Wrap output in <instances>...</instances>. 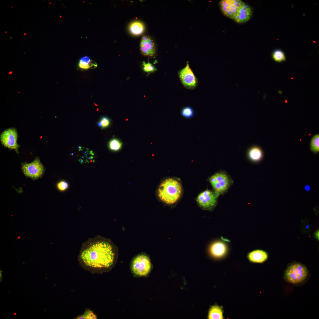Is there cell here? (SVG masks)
Listing matches in <instances>:
<instances>
[{"instance_id":"cell-34","label":"cell","mask_w":319,"mask_h":319,"mask_svg":"<svg viewBox=\"0 0 319 319\" xmlns=\"http://www.w3.org/2000/svg\"><path fill=\"white\" fill-rule=\"evenodd\" d=\"M24 34L25 35H26V34H25V33H24Z\"/></svg>"},{"instance_id":"cell-30","label":"cell","mask_w":319,"mask_h":319,"mask_svg":"<svg viewBox=\"0 0 319 319\" xmlns=\"http://www.w3.org/2000/svg\"><path fill=\"white\" fill-rule=\"evenodd\" d=\"M98 126H99L101 127V126H102V124H101V122L100 121L99 122H98Z\"/></svg>"},{"instance_id":"cell-2","label":"cell","mask_w":319,"mask_h":319,"mask_svg":"<svg viewBox=\"0 0 319 319\" xmlns=\"http://www.w3.org/2000/svg\"><path fill=\"white\" fill-rule=\"evenodd\" d=\"M182 192L180 183L176 179L169 178L164 180L159 185L157 195L160 200L169 204L176 203L180 198Z\"/></svg>"},{"instance_id":"cell-1","label":"cell","mask_w":319,"mask_h":319,"mask_svg":"<svg viewBox=\"0 0 319 319\" xmlns=\"http://www.w3.org/2000/svg\"><path fill=\"white\" fill-rule=\"evenodd\" d=\"M118 252L117 248L111 242L102 239L84 248L80 258L86 266L103 273L109 271L115 266Z\"/></svg>"},{"instance_id":"cell-31","label":"cell","mask_w":319,"mask_h":319,"mask_svg":"<svg viewBox=\"0 0 319 319\" xmlns=\"http://www.w3.org/2000/svg\"><path fill=\"white\" fill-rule=\"evenodd\" d=\"M222 239H223V240H225V239H224V238H222ZM225 241H228V240H227V239H226V240H225Z\"/></svg>"},{"instance_id":"cell-32","label":"cell","mask_w":319,"mask_h":319,"mask_svg":"<svg viewBox=\"0 0 319 319\" xmlns=\"http://www.w3.org/2000/svg\"><path fill=\"white\" fill-rule=\"evenodd\" d=\"M12 73V72H11V71L9 72V74H11Z\"/></svg>"},{"instance_id":"cell-20","label":"cell","mask_w":319,"mask_h":319,"mask_svg":"<svg viewBox=\"0 0 319 319\" xmlns=\"http://www.w3.org/2000/svg\"><path fill=\"white\" fill-rule=\"evenodd\" d=\"M272 58L275 61L279 63L284 62L286 60V57L284 53L280 49H276L273 52Z\"/></svg>"},{"instance_id":"cell-14","label":"cell","mask_w":319,"mask_h":319,"mask_svg":"<svg viewBox=\"0 0 319 319\" xmlns=\"http://www.w3.org/2000/svg\"><path fill=\"white\" fill-rule=\"evenodd\" d=\"M249 260L253 262L262 263L268 258V255L265 251L262 250H256L249 253L248 255Z\"/></svg>"},{"instance_id":"cell-29","label":"cell","mask_w":319,"mask_h":319,"mask_svg":"<svg viewBox=\"0 0 319 319\" xmlns=\"http://www.w3.org/2000/svg\"><path fill=\"white\" fill-rule=\"evenodd\" d=\"M305 190L307 191H309L310 190V187L308 185H306L305 187Z\"/></svg>"},{"instance_id":"cell-5","label":"cell","mask_w":319,"mask_h":319,"mask_svg":"<svg viewBox=\"0 0 319 319\" xmlns=\"http://www.w3.org/2000/svg\"><path fill=\"white\" fill-rule=\"evenodd\" d=\"M21 169L26 177L30 178L33 180L41 178L45 171V167L40 162L38 157H36L34 160L30 163H22Z\"/></svg>"},{"instance_id":"cell-4","label":"cell","mask_w":319,"mask_h":319,"mask_svg":"<svg viewBox=\"0 0 319 319\" xmlns=\"http://www.w3.org/2000/svg\"><path fill=\"white\" fill-rule=\"evenodd\" d=\"M308 271L306 268L299 263H293L286 270L285 278L290 283L297 284L303 281L307 278Z\"/></svg>"},{"instance_id":"cell-24","label":"cell","mask_w":319,"mask_h":319,"mask_svg":"<svg viewBox=\"0 0 319 319\" xmlns=\"http://www.w3.org/2000/svg\"><path fill=\"white\" fill-rule=\"evenodd\" d=\"M96 316L91 310H86L82 315L78 316L77 319H97Z\"/></svg>"},{"instance_id":"cell-19","label":"cell","mask_w":319,"mask_h":319,"mask_svg":"<svg viewBox=\"0 0 319 319\" xmlns=\"http://www.w3.org/2000/svg\"><path fill=\"white\" fill-rule=\"evenodd\" d=\"M182 116L186 119L191 118L195 115L194 111L193 108L190 106H186L183 108L180 111Z\"/></svg>"},{"instance_id":"cell-17","label":"cell","mask_w":319,"mask_h":319,"mask_svg":"<svg viewBox=\"0 0 319 319\" xmlns=\"http://www.w3.org/2000/svg\"><path fill=\"white\" fill-rule=\"evenodd\" d=\"M129 29L130 32L135 35H139L144 32V27L143 24L139 21H135L130 24Z\"/></svg>"},{"instance_id":"cell-28","label":"cell","mask_w":319,"mask_h":319,"mask_svg":"<svg viewBox=\"0 0 319 319\" xmlns=\"http://www.w3.org/2000/svg\"><path fill=\"white\" fill-rule=\"evenodd\" d=\"M3 271H1V269H0V282H1L2 281V278L3 277L2 273Z\"/></svg>"},{"instance_id":"cell-11","label":"cell","mask_w":319,"mask_h":319,"mask_svg":"<svg viewBox=\"0 0 319 319\" xmlns=\"http://www.w3.org/2000/svg\"><path fill=\"white\" fill-rule=\"evenodd\" d=\"M253 12L251 6L245 2L238 9L232 20L239 24L247 22L251 18Z\"/></svg>"},{"instance_id":"cell-26","label":"cell","mask_w":319,"mask_h":319,"mask_svg":"<svg viewBox=\"0 0 319 319\" xmlns=\"http://www.w3.org/2000/svg\"><path fill=\"white\" fill-rule=\"evenodd\" d=\"M100 122L102 124L101 127L102 128L108 127L110 124L109 119L106 117H103L101 118Z\"/></svg>"},{"instance_id":"cell-27","label":"cell","mask_w":319,"mask_h":319,"mask_svg":"<svg viewBox=\"0 0 319 319\" xmlns=\"http://www.w3.org/2000/svg\"><path fill=\"white\" fill-rule=\"evenodd\" d=\"M314 235L315 238L319 240V230H317L315 232Z\"/></svg>"},{"instance_id":"cell-12","label":"cell","mask_w":319,"mask_h":319,"mask_svg":"<svg viewBox=\"0 0 319 319\" xmlns=\"http://www.w3.org/2000/svg\"><path fill=\"white\" fill-rule=\"evenodd\" d=\"M140 50L144 56L151 57L155 56L156 47L154 41L150 37L147 35L142 36L140 43Z\"/></svg>"},{"instance_id":"cell-15","label":"cell","mask_w":319,"mask_h":319,"mask_svg":"<svg viewBox=\"0 0 319 319\" xmlns=\"http://www.w3.org/2000/svg\"><path fill=\"white\" fill-rule=\"evenodd\" d=\"M210 252L214 257H220L225 253L227 248L223 242H217L213 243L211 246Z\"/></svg>"},{"instance_id":"cell-10","label":"cell","mask_w":319,"mask_h":319,"mask_svg":"<svg viewBox=\"0 0 319 319\" xmlns=\"http://www.w3.org/2000/svg\"><path fill=\"white\" fill-rule=\"evenodd\" d=\"M219 194L215 192L207 190L198 195L196 198L198 205L202 208L210 210L216 206Z\"/></svg>"},{"instance_id":"cell-9","label":"cell","mask_w":319,"mask_h":319,"mask_svg":"<svg viewBox=\"0 0 319 319\" xmlns=\"http://www.w3.org/2000/svg\"><path fill=\"white\" fill-rule=\"evenodd\" d=\"M209 181L215 191L219 194L224 193L228 188L230 185V180L225 173H217L212 175Z\"/></svg>"},{"instance_id":"cell-8","label":"cell","mask_w":319,"mask_h":319,"mask_svg":"<svg viewBox=\"0 0 319 319\" xmlns=\"http://www.w3.org/2000/svg\"><path fill=\"white\" fill-rule=\"evenodd\" d=\"M241 0H222L219 3L222 14L232 20L240 6L244 3Z\"/></svg>"},{"instance_id":"cell-25","label":"cell","mask_w":319,"mask_h":319,"mask_svg":"<svg viewBox=\"0 0 319 319\" xmlns=\"http://www.w3.org/2000/svg\"><path fill=\"white\" fill-rule=\"evenodd\" d=\"M68 187V184L64 180L61 181L57 184V188L59 191H61L66 190Z\"/></svg>"},{"instance_id":"cell-21","label":"cell","mask_w":319,"mask_h":319,"mask_svg":"<svg viewBox=\"0 0 319 319\" xmlns=\"http://www.w3.org/2000/svg\"><path fill=\"white\" fill-rule=\"evenodd\" d=\"M319 136L317 134L314 136L310 142L311 150L314 152L317 153L319 151Z\"/></svg>"},{"instance_id":"cell-23","label":"cell","mask_w":319,"mask_h":319,"mask_svg":"<svg viewBox=\"0 0 319 319\" xmlns=\"http://www.w3.org/2000/svg\"><path fill=\"white\" fill-rule=\"evenodd\" d=\"M143 69L144 72L149 73H153L157 71V68L152 64L149 62L146 63L144 61L142 62Z\"/></svg>"},{"instance_id":"cell-6","label":"cell","mask_w":319,"mask_h":319,"mask_svg":"<svg viewBox=\"0 0 319 319\" xmlns=\"http://www.w3.org/2000/svg\"><path fill=\"white\" fill-rule=\"evenodd\" d=\"M18 134L16 129L11 128L3 131L0 136L1 142L5 147L10 149L14 150L18 153V149L20 147L17 142Z\"/></svg>"},{"instance_id":"cell-16","label":"cell","mask_w":319,"mask_h":319,"mask_svg":"<svg viewBox=\"0 0 319 319\" xmlns=\"http://www.w3.org/2000/svg\"><path fill=\"white\" fill-rule=\"evenodd\" d=\"M79 66L82 69H94L97 67V64L94 61L90 59L89 57L85 56L80 60Z\"/></svg>"},{"instance_id":"cell-22","label":"cell","mask_w":319,"mask_h":319,"mask_svg":"<svg viewBox=\"0 0 319 319\" xmlns=\"http://www.w3.org/2000/svg\"><path fill=\"white\" fill-rule=\"evenodd\" d=\"M122 143L118 139H113L109 143V147L110 149L113 151H117L121 148Z\"/></svg>"},{"instance_id":"cell-13","label":"cell","mask_w":319,"mask_h":319,"mask_svg":"<svg viewBox=\"0 0 319 319\" xmlns=\"http://www.w3.org/2000/svg\"><path fill=\"white\" fill-rule=\"evenodd\" d=\"M247 154L248 158L253 162H257L260 161L263 156V152L262 149L256 146H251L248 149Z\"/></svg>"},{"instance_id":"cell-33","label":"cell","mask_w":319,"mask_h":319,"mask_svg":"<svg viewBox=\"0 0 319 319\" xmlns=\"http://www.w3.org/2000/svg\"><path fill=\"white\" fill-rule=\"evenodd\" d=\"M14 314L15 315H16V313H14Z\"/></svg>"},{"instance_id":"cell-7","label":"cell","mask_w":319,"mask_h":319,"mask_svg":"<svg viewBox=\"0 0 319 319\" xmlns=\"http://www.w3.org/2000/svg\"><path fill=\"white\" fill-rule=\"evenodd\" d=\"M178 77L181 83L186 89H194L198 84V79L190 67L188 63L185 67L179 70Z\"/></svg>"},{"instance_id":"cell-3","label":"cell","mask_w":319,"mask_h":319,"mask_svg":"<svg viewBox=\"0 0 319 319\" xmlns=\"http://www.w3.org/2000/svg\"><path fill=\"white\" fill-rule=\"evenodd\" d=\"M152 268L149 255L142 252L135 255L130 263V269L133 276L136 278L147 277Z\"/></svg>"},{"instance_id":"cell-18","label":"cell","mask_w":319,"mask_h":319,"mask_svg":"<svg viewBox=\"0 0 319 319\" xmlns=\"http://www.w3.org/2000/svg\"><path fill=\"white\" fill-rule=\"evenodd\" d=\"M223 314V310L220 307L217 306H213L209 309L208 318L209 319H222Z\"/></svg>"}]
</instances>
